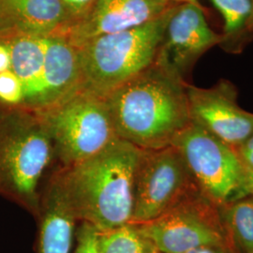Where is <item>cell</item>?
Listing matches in <instances>:
<instances>
[{
	"mask_svg": "<svg viewBox=\"0 0 253 253\" xmlns=\"http://www.w3.org/2000/svg\"><path fill=\"white\" fill-rule=\"evenodd\" d=\"M105 99L118 138L144 150L172 145L190 123L187 84L160 53Z\"/></svg>",
	"mask_w": 253,
	"mask_h": 253,
	"instance_id": "obj_1",
	"label": "cell"
},
{
	"mask_svg": "<svg viewBox=\"0 0 253 253\" xmlns=\"http://www.w3.org/2000/svg\"><path fill=\"white\" fill-rule=\"evenodd\" d=\"M142 149L121 139L58 173L77 220L100 233L131 222Z\"/></svg>",
	"mask_w": 253,
	"mask_h": 253,
	"instance_id": "obj_2",
	"label": "cell"
},
{
	"mask_svg": "<svg viewBox=\"0 0 253 253\" xmlns=\"http://www.w3.org/2000/svg\"><path fill=\"white\" fill-rule=\"evenodd\" d=\"M54 159L42 118L24 108L0 110V195L39 217L41 182Z\"/></svg>",
	"mask_w": 253,
	"mask_h": 253,
	"instance_id": "obj_3",
	"label": "cell"
},
{
	"mask_svg": "<svg viewBox=\"0 0 253 253\" xmlns=\"http://www.w3.org/2000/svg\"><path fill=\"white\" fill-rule=\"evenodd\" d=\"M179 4L143 26L98 37L77 47L84 88L102 97L156 61L168 22Z\"/></svg>",
	"mask_w": 253,
	"mask_h": 253,
	"instance_id": "obj_4",
	"label": "cell"
},
{
	"mask_svg": "<svg viewBox=\"0 0 253 253\" xmlns=\"http://www.w3.org/2000/svg\"><path fill=\"white\" fill-rule=\"evenodd\" d=\"M37 114L63 168L82 163L118 139L105 97L82 88L68 99Z\"/></svg>",
	"mask_w": 253,
	"mask_h": 253,
	"instance_id": "obj_5",
	"label": "cell"
},
{
	"mask_svg": "<svg viewBox=\"0 0 253 253\" xmlns=\"http://www.w3.org/2000/svg\"><path fill=\"white\" fill-rule=\"evenodd\" d=\"M135 225L159 253H185L206 246H235L220 208L199 189L160 217Z\"/></svg>",
	"mask_w": 253,
	"mask_h": 253,
	"instance_id": "obj_6",
	"label": "cell"
},
{
	"mask_svg": "<svg viewBox=\"0 0 253 253\" xmlns=\"http://www.w3.org/2000/svg\"><path fill=\"white\" fill-rule=\"evenodd\" d=\"M200 190L218 208L235 197L244 163L237 151L190 122L172 141Z\"/></svg>",
	"mask_w": 253,
	"mask_h": 253,
	"instance_id": "obj_7",
	"label": "cell"
},
{
	"mask_svg": "<svg viewBox=\"0 0 253 253\" xmlns=\"http://www.w3.org/2000/svg\"><path fill=\"white\" fill-rule=\"evenodd\" d=\"M197 189L182 155L173 145L142 149L130 223L140 224L160 217Z\"/></svg>",
	"mask_w": 253,
	"mask_h": 253,
	"instance_id": "obj_8",
	"label": "cell"
},
{
	"mask_svg": "<svg viewBox=\"0 0 253 253\" xmlns=\"http://www.w3.org/2000/svg\"><path fill=\"white\" fill-rule=\"evenodd\" d=\"M190 122L237 150L253 133V113L240 107L237 90L230 81L210 87L187 84Z\"/></svg>",
	"mask_w": 253,
	"mask_h": 253,
	"instance_id": "obj_9",
	"label": "cell"
},
{
	"mask_svg": "<svg viewBox=\"0 0 253 253\" xmlns=\"http://www.w3.org/2000/svg\"><path fill=\"white\" fill-rule=\"evenodd\" d=\"M172 5L167 0H95L80 20L57 35L79 47L92 39L143 26Z\"/></svg>",
	"mask_w": 253,
	"mask_h": 253,
	"instance_id": "obj_10",
	"label": "cell"
},
{
	"mask_svg": "<svg viewBox=\"0 0 253 253\" xmlns=\"http://www.w3.org/2000/svg\"><path fill=\"white\" fill-rule=\"evenodd\" d=\"M223 42L224 36L209 27L202 6L179 4L168 22L160 54L184 78L203 54Z\"/></svg>",
	"mask_w": 253,
	"mask_h": 253,
	"instance_id": "obj_11",
	"label": "cell"
},
{
	"mask_svg": "<svg viewBox=\"0 0 253 253\" xmlns=\"http://www.w3.org/2000/svg\"><path fill=\"white\" fill-rule=\"evenodd\" d=\"M39 253H70L77 221L57 171L42 193Z\"/></svg>",
	"mask_w": 253,
	"mask_h": 253,
	"instance_id": "obj_12",
	"label": "cell"
},
{
	"mask_svg": "<svg viewBox=\"0 0 253 253\" xmlns=\"http://www.w3.org/2000/svg\"><path fill=\"white\" fill-rule=\"evenodd\" d=\"M17 34L48 36L58 34L69 25L61 0H8Z\"/></svg>",
	"mask_w": 253,
	"mask_h": 253,
	"instance_id": "obj_13",
	"label": "cell"
},
{
	"mask_svg": "<svg viewBox=\"0 0 253 253\" xmlns=\"http://www.w3.org/2000/svg\"><path fill=\"white\" fill-rule=\"evenodd\" d=\"M219 208L227 231L236 249L241 253H253V198L235 200Z\"/></svg>",
	"mask_w": 253,
	"mask_h": 253,
	"instance_id": "obj_14",
	"label": "cell"
},
{
	"mask_svg": "<svg viewBox=\"0 0 253 253\" xmlns=\"http://www.w3.org/2000/svg\"><path fill=\"white\" fill-rule=\"evenodd\" d=\"M100 243L102 253H158L132 223L100 233Z\"/></svg>",
	"mask_w": 253,
	"mask_h": 253,
	"instance_id": "obj_15",
	"label": "cell"
},
{
	"mask_svg": "<svg viewBox=\"0 0 253 253\" xmlns=\"http://www.w3.org/2000/svg\"><path fill=\"white\" fill-rule=\"evenodd\" d=\"M223 19L225 42L242 35L252 12V0H210Z\"/></svg>",
	"mask_w": 253,
	"mask_h": 253,
	"instance_id": "obj_16",
	"label": "cell"
},
{
	"mask_svg": "<svg viewBox=\"0 0 253 253\" xmlns=\"http://www.w3.org/2000/svg\"><path fill=\"white\" fill-rule=\"evenodd\" d=\"M24 102V87L11 70L0 73V105L2 109L21 108Z\"/></svg>",
	"mask_w": 253,
	"mask_h": 253,
	"instance_id": "obj_17",
	"label": "cell"
},
{
	"mask_svg": "<svg viewBox=\"0 0 253 253\" xmlns=\"http://www.w3.org/2000/svg\"><path fill=\"white\" fill-rule=\"evenodd\" d=\"M100 232L89 223L82 222L77 232V246L74 253H102L100 243Z\"/></svg>",
	"mask_w": 253,
	"mask_h": 253,
	"instance_id": "obj_18",
	"label": "cell"
},
{
	"mask_svg": "<svg viewBox=\"0 0 253 253\" xmlns=\"http://www.w3.org/2000/svg\"><path fill=\"white\" fill-rule=\"evenodd\" d=\"M17 34L15 20L8 0H0V40H8Z\"/></svg>",
	"mask_w": 253,
	"mask_h": 253,
	"instance_id": "obj_19",
	"label": "cell"
},
{
	"mask_svg": "<svg viewBox=\"0 0 253 253\" xmlns=\"http://www.w3.org/2000/svg\"><path fill=\"white\" fill-rule=\"evenodd\" d=\"M66 9L69 26L77 22L89 10L95 0H61ZM60 33V32H59Z\"/></svg>",
	"mask_w": 253,
	"mask_h": 253,
	"instance_id": "obj_20",
	"label": "cell"
},
{
	"mask_svg": "<svg viewBox=\"0 0 253 253\" xmlns=\"http://www.w3.org/2000/svg\"><path fill=\"white\" fill-rule=\"evenodd\" d=\"M244 197H252L253 199V168L248 167L246 165H244L240 185L235 192V197L232 201Z\"/></svg>",
	"mask_w": 253,
	"mask_h": 253,
	"instance_id": "obj_21",
	"label": "cell"
},
{
	"mask_svg": "<svg viewBox=\"0 0 253 253\" xmlns=\"http://www.w3.org/2000/svg\"><path fill=\"white\" fill-rule=\"evenodd\" d=\"M236 151L244 165L253 168V133Z\"/></svg>",
	"mask_w": 253,
	"mask_h": 253,
	"instance_id": "obj_22",
	"label": "cell"
},
{
	"mask_svg": "<svg viewBox=\"0 0 253 253\" xmlns=\"http://www.w3.org/2000/svg\"><path fill=\"white\" fill-rule=\"evenodd\" d=\"M11 70V55L7 40H0V73Z\"/></svg>",
	"mask_w": 253,
	"mask_h": 253,
	"instance_id": "obj_23",
	"label": "cell"
},
{
	"mask_svg": "<svg viewBox=\"0 0 253 253\" xmlns=\"http://www.w3.org/2000/svg\"><path fill=\"white\" fill-rule=\"evenodd\" d=\"M185 253H241L235 246H206Z\"/></svg>",
	"mask_w": 253,
	"mask_h": 253,
	"instance_id": "obj_24",
	"label": "cell"
},
{
	"mask_svg": "<svg viewBox=\"0 0 253 253\" xmlns=\"http://www.w3.org/2000/svg\"><path fill=\"white\" fill-rule=\"evenodd\" d=\"M243 33H253V0H252V12H251V15L249 17L246 26H245Z\"/></svg>",
	"mask_w": 253,
	"mask_h": 253,
	"instance_id": "obj_25",
	"label": "cell"
},
{
	"mask_svg": "<svg viewBox=\"0 0 253 253\" xmlns=\"http://www.w3.org/2000/svg\"><path fill=\"white\" fill-rule=\"evenodd\" d=\"M167 1L174 4H192V5L202 6L200 4L199 0H167Z\"/></svg>",
	"mask_w": 253,
	"mask_h": 253,
	"instance_id": "obj_26",
	"label": "cell"
},
{
	"mask_svg": "<svg viewBox=\"0 0 253 253\" xmlns=\"http://www.w3.org/2000/svg\"></svg>",
	"mask_w": 253,
	"mask_h": 253,
	"instance_id": "obj_27",
	"label": "cell"
}]
</instances>
